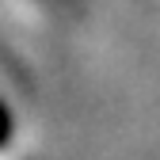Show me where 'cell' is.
<instances>
[{
    "instance_id": "6da1fadb",
    "label": "cell",
    "mask_w": 160,
    "mask_h": 160,
    "mask_svg": "<svg viewBox=\"0 0 160 160\" xmlns=\"http://www.w3.org/2000/svg\"><path fill=\"white\" fill-rule=\"evenodd\" d=\"M8 137H12V114H8V107H4V103H0V145H4Z\"/></svg>"
}]
</instances>
